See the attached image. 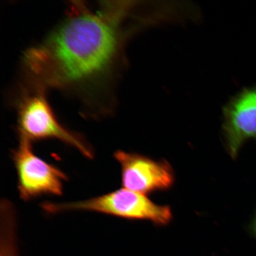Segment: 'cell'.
Instances as JSON below:
<instances>
[{
    "instance_id": "obj_4",
    "label": "cell",
    "mask_w": 256,
    "mask_h": 256,
    "mask_svg": "<svg viewBox=\"0 0 256 256\" xmlns=\"http://www.w3.org/2000/svg\"><path fill=\"white\" fill-rule=\"evenodd\" d=\"M18 174V188L21 199L34 200L44 195L62 196L66 175L34 153L32 143L19 138L18 146L12 152Z\"/></svg>"
},
{
    "instance_id": "obj_5",
    "label": "cell",
    "mask_w": 256,
    "mask_h": 256,
    "mask_svg": "<svg viewBox=\"0 0 256 256\" xmlns=\"http://www.w3.org/2000/svg\"><path fill=\"white\" fill-rule=\"evenodd\" d=\"M114 158L120 166L122 184L126 190L146 194L168 190L174 184V172L167 162L122 150L115 152Z\"/></svg>"
},
{
    "instance_id": "obj_3",
    "label": "cell",
    "mask_w": 256,
    "mask_h": 256,
    "mask_svg": "<svg viewBox=\"0 0 256 256\" xmlns=\"http://www.w3.org/2000/svg\"><path fill=\"white\" fill-rule=\"evenodd\" d=\"M18 110L19 138L30 142L56 140L78 150L85 158H94L92 147L78 134L64 127L54 114L43 91L25 90Z\"/></svg>"
},
{
    "instance_id": "obj_1",
    "label": "cell",
    "mask_w": 256,
    "mask_h": 256,
    "mask_svg": "<svg viewBox=\"0 0 256 256\" xmlns=\"http://www.w3.org/2000/svg\"><path fill=\"white\" fill-rule=\"evenodd\" d=\"M130 7L119 2L98 10L82 2L70 6L62 23L25 54L26 88H84L106 78L120 59Z\"/></svg>"
},
{
    "instance_id": "obj_8",
    "label": "cell",
    "mask_w": 256,
    "mask_h": 256,
    "mask_svg": "<svg viewBox=\"0 0 256 256\" xmlns=\"http://www.w3.org/2000/svg\"><path fill=\"white\" fill-rule=\"evenodd\" d=\"M252 232H254L255 236H256V214L254 220V222H252Z\"/></svg>"
},
{
    "instance_id": "obj_6",
    "label": "cell",
    "mask_w": 256,
    "mask_h": 256,
    "mask_svg": "<svg viewBox=\"0 0 256 256\" xmlns=\"http://www.w3.org/2000/svg\"><path fill=\"white\" fill-rule=\"evenodd\" d=\"M222 130L232 158L249 140H256V86L240 92L224 106Z\"/></svg>"
},
{
    "instance_id": "obj_7",
    "label": "cell",
    "mask_w": 256,
    "mask_h": 256,
    "mask_svg": "<svg viewBox=\"0 0 256 256\" xmlns=\"http://www.w3.org/2000/svg\"><path fill=\"white\" fill-rule=\"evenodd\" d=\"M16 230L17 224L12 220L2 223L0 256H18Z\"/></svg>"
},
{
    "instance_id": "obj_2",
    "label": "cell",
    "mask_w": 256,
    "mask_h": 256,
    "mask_svg": "<svg viewBox=\"0 0 256 256\" xmlns=\"http://www.w3.org/2000/svg\"><path fill=\"white\" fill-rule=\"evenodd\" d=\"M44 212L57 214L70 211H88L131 220H146L158 226L168 225L172 218L171 208L160 206L145 194L123 188L84 200L41 204Z\"/></svg>"
}]
</instances>
